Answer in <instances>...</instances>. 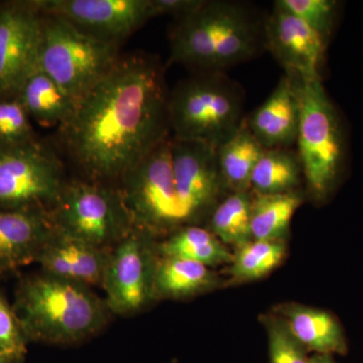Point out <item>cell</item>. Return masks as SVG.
Wrapping results in <instances>:
<instances>
[{"label":"cell","mask_w":363,"mask_h":363,"mask_svg":"<svg viewBox=\"0 0 363 363\" xmlns=\"http://www.w3.org/2000/svg\"><path fill=\"white\" fill-rule=\"evenodd\" d=\"M169 98L159 60L143 54L119 57L60 130L88 180L121 181L171 138Z\"/></svg>","instance_id":"cell-1"},{"label":"cell","mask_w":363,"mask_h":363,"mask_svg":"<svg viewBox=\"0 0 363 363\" xmlns=\"http://www.w3.org/2000/svg\"><path fill=\"white\" fill-rule=\"evenodd\" d=\"M28 342L72 345L104 330L112 313L92 288L47 272L26 277L13 305Z\"/></svg>","instance_id":"cell-2"},{"label":"cell","mask_w":363,"mask_h":363,"mask_svg":"<svg viewBox=\"0 0 363 363\" xmlns=\"http://www.w3.org/2000/svg\"><path fill=\"white\" fill-rule=\"evenodd\" d=\"M245 91L226 72H195L169 94L172 138L217 150L245 123Z\"/></svg>","instance_id":"cell-3"},{"label":"cell","mask_w":363,"mask_h":363,"mask_svg":"<svg viewBox=\"0 0 363 363\" xmlns=\"http://www.w3.org/2000/svg\"><path fill=\"white\" fill-rule=\"evenodd\" d=\"M293 79L300 101L297 156L308 192L321 202L333 192L342 173L343 133L322 78Z\"/></svg>","instance_id":"cell-4"},{"label":"cell","mask_w":363,"mask_h":363,"mask_svg":"<svg viewBox=\"0 0 363 363\" xmlns=\"http://www.w3.org/2000/svg\"><path fill=\"white\" fill-rule=\"evenodd\" d=\"M43 16L38 70L78 104L119 59L118 45L96 39L52 14Z\"/></svg>","instance_id":"cell-5"},{"label":"cell","mask_w":363,"mask_h":363,"mask_svg":"<svg viewBox=\"0 0 363 363\" xmlns=\"http://www.w3.org/2000/svg\"><path fill=\"white\" fill-rule=\"evenodd\" d=\"M50 215L61 233L101 250H111L135 228L121 188L101 182L66 183Z\"/></svg>","instance_id":"cell-6"},{"label":"cell","mask_w":363,"mask_h":363,"mask_svg":"<svg viewBox=\"0 0 363 363\" xmlns=\"http://www.w3.org/2000/svg\"><path fill=\"white\" fill-rule=\"evenodd\" d=\"M135 228L156 238L184 226L172 161V136L157 145L121 180Z\"/></svg>","instance_id":"cell-7"},{"label":"cell","mask_w":363,"mask_h":363,"mask_svg":"<svg viewBox=\"0 0 363 363\" xmlns=\"http://www.w3.org/2000/svg\"><path fill=\"white\" fill-rule=\"evenodd\" d=\"M259 16L242 2L205 0L193 13L176 18L169 35V61L195 72L216 71L226 38Z\"/></svg>","instance_id":"cell-8"},{"label":"cell","mask_w":363,"mask_h":363,"mask_svg":"<svg viewBox=\"0 0 363 363\" xmlns=\"http://www.w3.org/2000/svg\"><path fill=\"white\" fill-rule=\"evenodd\" d=\"M157 241L135 227L112 248L101 286L112 314L133 316L157 301Z\"/></svg>","instance_id":"cell-9"},{"label":"cell","mask_w":363,"mask_h":363,"mask_svg":"<svg viewBox=\"0 0 363 363\" xmlns=\"http://www.w3.org/2000/svg\"><path fill=\"white\" fill-rule=\"evenodd\" d=\"M58 157L42 143H0V210H51L65 185Z\"/></svg>","instance_id":"cell-10"},{"label":"cell","mask_w":363,"mask_h":363,"mask_svg":"<svg viewBox=\"0 0 363 363\" xmlns=\"http://www.w3.org/2000/svg\"><path fill=\"white\" fill-rule=\"evenodd\" d=\"M172 161L184 226L199 225L228 190L216 149L206 143L172 138Z\"/></svg>","instance_id":"cell-11"},{"label":"cell","mask_w":363,"mask_h":363,"mask_svg":"<svg viewBox=\"0 0 363 363\" xmlns=\"http://www.w3.org/2000/svg\"><path fill=\"white\" fill-rule=\"evenodd\" d=\"M43 16L37 0L0 4V99L16 97L38 70Z\"/></svg>","instance_id":"cell-12"},{"label":"cell","mask_w":363,"mask_h":363,"mask_svg":"<svg viewBox=\"0 0 363 363\" xmlns=\"http://www.w3.org/2000/svg\"><path fill=\"white\" fill-rule=\"evenodd\" d=\"M43 13L59 16L96 39L119 44L150 18L152 0H37Z\"/></svg>","instance_id":"cell-13"},{"label":"cell","mask_w":363,"mask_h":363,"mask_svg":"<svg viewBox=\"0 0 363 363\" xmlns=\"http://www.w3.org/2000/svg\"><path fill=\"white\" fill-rule=\"evenodd\" d=\"M327 42L276 2L264 21V48L291 77L322 78Z\"/></svg>","instance_id":"cell-14"},{"label":"cell","mask_w":363,"mask_h":363,"mask_svg":"<svg viewBox=\"0 0 363 363\" xmlns=\"http://www.w3.org/2000/svg\"><path fill=\"white\" fill-rule=\"evenodd\" d=\"M49 210H0V277L37 262L54 231Z\"/></svg>","instance_id":"cell-15"},{"label":"cell","mask_w":363,"mask_h":363,"mask_svg":"<svg viewBox=\"0 0 363 363\" xmlns=\"http://www.w3.org/2000/svg\"><path fill=\"white\" fill-rule=\"evenodd\" d=\"M111 250H101L61 233L54 231L40 252L37 264L42 272L90 286H100Z\"/></svg>","instance_id":"cell-16"},{"label":"cell","mask_w":363,"mask_h":363,"mask_svg":"<svg viewBox=\"0 0 363 363\" xmlns=\"http://www.w3.org/2000/svg\"><path fill=\"white\" fill-rule=\"evenodd\" d=\"M300 121L295 80L281 76L272 94L252 116L247 118L248 128L266 150L286 149L296 143Z\"/></svg>","instance_id":"cell-17"},{"label":"cell","mask_w":363,"mask_h":363,"mask_svg":"<svg viewBox=\"0 0 363 363\" xmlns=\"http://www.w3.org/2000/svg\"><path fill=\"white\" fill-rule=\"evenodd\" d=\"M281 313L294 337L308 351L332 357L347 353L342 326L331 313L300 305L286 306Z\"/></svg>","instance_id":"cell-18"},{"label":"cell","mask_w":363,"mask_h":363,"mask_svg":"<svg viewBox=\"0 0 363 363\" xmlns=\"http://www.w3.org/2000/svg\"><path fill=\"white\" fill-rule=\"evenodd\" d=\"M16 97L30 118L40 125L60 130L69 123L77 106L61 86L40 70L26 79Z\"/></svg>","instance_id":"cell-19"},{"label":"cell","mask_w":363,"mask_h":363,"mask_svg":"<svg viewBox=\"0 0 363 363\" xmlns=\"http://www.w3.org/2000/svg\"><path fill=\"white\" fill-rule=\"evenodd\" d=\"M218 284L211 267L180 257H160L155 279L157 300H180L209 292Z\"/></svg>","instance_id":"cell-20"},{"label":"cell","mask_w":363,"mask_h":363,"mask_svg":"<svg viewBox=\"0 0 363 363\" xmlns=\"http://www.w3.org/2000/svg\"><path fill=\"white\" fill-rule=\"evenodd\" d=\"M264 150L252 135L245 118L240 130L216 150L222 178L228 190H250L253 171Z\"/></svg>","instance_id":"cell-21"},{"label":"cell","mask_w":363,"mask_h":363,"mask_svg":"<svg viewBox=\"0 0 363 363\" xmlns=\"http://www.w3.org/2000/svg\"><path fill=\"white\" fill-rule=\"evenodd\" d=\"M160 255L180 257L212 267L231 264L233 253L208 228L200 225H186L157 241Z\"/></svg>","instance_id":"cell-22"},{"label":"cell","mask_w":363,"mask_h":363,"mask_svg":"<svg viewBox=\"0 0 363 363\" xmlns=\"http://www.w3.org/2000/svg\"><path fill=\"white\" fill-rule=\"evenodd\" d=\"M304 201L298 191L283 194H255L252 200V240H286L294 215Z\"/></svg>","instance_id":"cell-23"},{"label":"cell","mask_w":363,"mask_h":363,"mask_svg":"<svg viewBox=\"0 0 363 363\" xmlns=\"http://www.w3.org/2000/svg\"><path fill=\"white\" fill-rule=\"evenodd\" d=\"M303 179L297 155L286 149H269L255 166L250 189L255 194H283L298 191Z\"/></svg>","instance_id":"cell-24"},{"label":"cell","mask_w":363,"mask_h":363,"mask_svg":"<svg viewBox=\"0 0 363 363\" xmlns=\"http://www.w3.org/2000/svg\"><path fill=\"white\" fill-rule=\"evenodd\" d=\"M252 200L250 191L231 192L208 217V229L226 247L238 248L252 240Z\"/></svg>","instance_id":"cell-25"},{"label":"cell","mask_w":363,"mask_h":363,"mask_svg":"<svg viewBox=\"0 0 363 363\" xmlns=\"http://www.w3.org/2000/svg\"><path fill=\"white\" fill-rule=\"evenodd\" d=\"M286 240H252L236 248L231 262L233 281H248L264 278L286 257Z\"/></svg>","instance_id":"cell-26"},{"label":"cell","mask_w":363,"mask_h":363,"mask_svg":"<svg viewBox=\"0 0 363 363\" xmlns=\"http://www.w3.org/2000/svg\"><path fill=\"white\" fill-rule=\"evenodd\" d=\"M37 140L32 118L18 97L0 99V143L16 145Z\"/></svg>","instance_id":"cell-27"},{"label":"cell","mask_w":363,"mask_h":363,"mask_svg":"<svg viewBox=\"0 0 363 363\" xmlns=\"http://www.w3.org/2000/svg\"><path fill=\"white\" fill-rule=\"evenodd\" d=\"M277 4L328 40L335 20L337 2L333 0H278Z\"/></svg>","instance_id":"cell-28"},{"label":"cell","mask_w":363,"mask_h":363,"mask_svg":"<svg viewBox=\"0 0 363 363\" xmlns=\"http://www.w3.org/2000/svg\"><path fill=\"white\" fill-rule=\"evenodd\" d=\"M269 362L309 363L308 351L286 326L281 318H267Z\"/></svg>","instance_id":"cell-29"},{"label":"cell","mask_w":363,"mask_h":363,"mask_svg":"<svg viewBox=\"0 0 363 363\" xmlns=\"http://www.w3.org/2000/svg\"><path fill=\"white\" fill-rule=\"evenodd\" d=\"M28 342L13 306L0 295V358L11 363L23 359Z\"/></svg>","instance_id":"cell-30"},{"label":"cell","mask_w":363,"mask_h":363,"mask_svg":"<svg viewBox=\"0 0 363 363\" xmlns=\"http://www.w3.org/2000/svg\"><path fill=\"white\" fill-rule=\"evenodd\" d=\"M205 0H152L157 16H172L182 18L193 13L204 4Z\"/></svg>","instance_id":"cell-31"},{"label":"cell","mask_w":363,"mask_h":363,"mask_svg":"<svg viewBox=\"0 0 363 363\" xmlns=\"http://www.w3.org/2000/svg\"><path fill=\"white\" fill-rule=\"evenodd\" d=\"M309 363H336L332 355L314 354L310 357Z\"/></svg>","instance_id":"cell-32"},{"label":"cell","mask_w":363,"mask_h":363,"mask_svg":"<svg viewBox=\"0 0 363 363\" xmlns=\"http://www.w3.org/2000/svg\"><path fill=\"white\" fill-rule=\"evenodd\" d=\"M0 363H11V362H9V360L4 359V358H0Z\"/></svg>","instance_id":"cell-33"}]
</instances>
